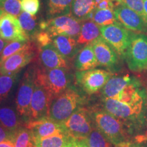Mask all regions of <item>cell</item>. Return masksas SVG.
I'll return each mask as SVG.
<instances>
[{"label":"cell","mask_w":147,"mask_h":147,"mask_svg":"<svg viewBox=\"0 0 147 147\" xmlns=\"http://www.w3.org/2000/svg\"><path fill=\"white\" fill-rule=\"evenodd\" d=\"M95 125L115 147H129V136L125 124L105 110L92 115Z\"/></svg>","instance_id":"obj_1"},{"label":"cell","mask_w":147,"mask_h":147,"mask_svg":"<svg viewBox=\"0 0 147 147\" xmlns=\"http://www.w3.org/2000/svg\"><path fill=\"white\" fill-rule=\"evenodd\" d=\"M146 100L125 103L114 99L104 98V110L123 121L127 127L142 124L146 108Z\"/></svg>","instance_id":"obj_2"},{"label":"cell","mask_w":147,"mask_h":147,"mask_svg":"<svg viewBox=\"0 0 147 147\" xmlns=\"http://www.w3.org/2000/svg\"><path fill=\"white\" fill-rule=\"evenodd\" d=\"M83 101V97L78 90L69 87L53 100L49 112V118L55 122L63 124L80 108Z\"/></svg>","instance_id":"obj_3"},{"label":"cell","mask_w":147,"mask_h":147,"mask_svg":"<svg viewBox=\"0 0 147 147\" xmlns=\"http://www.w3.org/2000/svg\"><path fill=\"white\" fill-rule=\"evenodd\" d=\"M36 83L40 84L55 98L69 87L71 76L67 68H38Z\"/></svg>","instance_id":"obj_4"},{"label":"cell","mask_w":147,"mask_h":147,"mask_svg":"<svg viewBox=\"0 0 147 147\" xmlns=\"http://www.w3.org/2000/svg\"><path fill=\"white\" fill-rule=\"evenodd\" d=\"M36 66H30L22 78L16 97V112L18 115L26 123L30 121L31 102L34 93L36 72Z\"/></svg>","instance_id":"obj_5"},{"label":"cell","mask_w":147,"mask_h":147,"mask_svg":"<svg viewBox=\"0 0 147 147\" xmlns=\"http://www.w3.org/2000/svg\"><path fill=\"white\" fill-rule=\"evenodd\" d=\"M125 57L130 70L147 71V36L133 35Z\"/></svg>","instance_id":"obj_6"},{"label":"cell","mask_w":147,"mask_h":147,"mask_svg":"<svg viewBox=\"0 0 147 147\" xmlns=\"http://www.w3.org/2000/svg\"><path fill=\"white\" fill-rule=\"evenodd\" d=\"M101 36L111 47L117 55L125 57L131 36L128 29L118 22L100 27Z\"/></svg>","instance_id":"obj_7"},{"label":"cell","mask_w":147,"mask_h":147,"mask_svg":"<svg viewBox=\"0 0 147 147\" xmlns=\"http://www.w3.org/2000/svg\"><path fill=\"white\" fill-rule=\"evenodd\" d=\"M92 116L84 108H80L63 124L66 131L76 139L86 138L93 128Z\"/></svg>","instance_id":"obj_8"},{"label":"cell","mask_w":147,"mask_h":147,"mask_svg":"<svg viewBox=\"0 0 147 147\" xmlns=\"http://www.w3.org/2000/svg\"><path fill=\"white\" fill-rule=\"evenodd\" d=\"M112 76L113 73L102 69L78 71L76 74L78 84L84 92L89 95L94 94L102 89Z\"/></svg>","instance_id":"obj_9"},{"label":"cell","mask_w":147,"mask_h":147,"mask_svg":"<svg viewBox=\"0 0 147 147\" xmlns=\"http://www.w3.org/2000/svg\"><path fill=\"white\" fill-rule=\"evenodd\" d=\"M81 23L71 14L57 16L48 20L47 31L53 38L65 36L77 38L81 29Z\"/></svg>","instance_id":"obj_10"},{"label":"cell","mask_w":147,"mask_h":147,"mask_svg":"<svg viewBox=\"0 0 147 147\" xmlns=\"http://www.w3.org/2000/svg\"><path fill=\"white\" fill-rule=\"evenodd\" d=\"M35 47L21 51L0 62V75H12L19 72L23 67L33 61L36 57Z\"/></svg>","instance_id":"obj_11"},{"label":"cell","mask_w":147,"mask_h":147,"mask_svg":"<svg viewBox=\"0 0 147 147\" xmlns=\"http://www.w3.org/2000/svg\"><path fill=\"white\" fill-rule=\"evenodd\" d=\"M53 100L54 98L47 90L35 82L30 106V120L49 117V112Z\"/></svg>","instance_id":"obj_12"},{"label":"cell","mask_w":147,"mask_h":147,"mask_svg":"<svg viewBox=\"0 0 147 147\" xmlns=\"http://www.w3.org/2000/svg\"><path fill=\"white\" fill-rule=\"evenodd\" d=\"M114 11L117 21L125 28L135 32L147 31L146 21L135 11L122 4L117 5Z\"/></svg>","instance_id":"obj_13"},{"label":"cell","mask_w":147,"mask_h":147,"mask_svg":"<svg viewBox=\"0 0 147 147\" xmlns=\"http://www.w3.org/2000/svg\"><path fill=\"white\" fill-rule=\"evenodd\" d=\"M24 126L31 130L34 140L45 138L66 131L63 124L55 122L49 117L30 120L25 123Z\"/></svg>","instance_id":"obj_14"},{"label":"cell","mask_w":147,"mask_h":147,"mask_svg":"<svg viewBox=\"0 0 147 147\" xmlns=\"http://www.w3.org/2000/svg\"><path fill=\"white\" fill-rule=\"evenodd\" d=\"M0 38L8 42L29 41L15 16L4 13L0 18Z\"/></svg>","instance_id":"obj_15"},{"label":"cell","mask_w":147,"mask_h":147,"mask_svg":"<svg viewBox=\"0 0 147 147\" xmlns=\"http://www.w3.org/2000/svg\"><path fill=\"white\" fill-rule=\"evenodd\" d=\"M95 57L98 65L107 68H113L118 63L117 53L100 36L92 42Z\"/></svg>","instance_id":"obj_16"},{"label":"cell","mask_w":147,"mask_h":147,"mask_svg":"<svg viewBox=\"0 0 147 147\" xmlns=\"http://www.w3.org/2000/svg\"><path fill=\"white\" fill-rule=\"evenodd\" d=\"M39 59L43 68L68 69L67 59L57 50L53 43L39 49Z\"/></svg>","instance_id":"obj_17"},{"label":"cell","mask_w":147,"mask_h":147,"mask_svg":"<svg viewBox=\"0 0 147 147\" xmlns=\"http://www.w3.org/2000/svg\"><path fill=\"white\" fill-rule=\"evenodd\" d=\"M136 78L129 75L121 76H112L103 87L102 93L104 98H110L115 100L121 92L131 84Z\"/></svg>","instance_id":"obj_18"},{"label":"cell","mask_w":147,"mask_h":147,"mask_svg":"<svg viewBox=\"0 0 147 147\" xmlns=\"http://www.w3.org/2000/svg\"><path fill=\"white\" fill-rule=\"evenodd\" d=\"M34 141L36 147H73L79 143L78 139L71 136L66 131Z\"/></svg>","instance_id":"obj_19"},{"label":"cell","mask_w":147,"mask_h":147,"mask_svg":"<svg viewBox=\"0 0 147 147\" xmlns=\"http://www.w3.org/2000/svg\"><path fill=\"white\" fill-rule=\"evenodd\" d=\"M53 44L66 59L74 57L79 52L78 43L77 39L73 37L57 36L53 38Z\"/></svg>","instance_id":"obj_20"},{"label":"cell","mask_w":147,"mask_h":147,"mask_svg":"<svg viewBox=\"0 0 147 147\" xmlns=\"http://www.w3.org/2000/svg\"><path fill=\"white\" fill-rule=\"evenodd\" d=\"M0 124L10 133L15 135L18 129L24 126V121L20 119L19 115L10 106L0 107Z\"/></svg>","instance_id":"obj_21"},{"label":"cell","mask_w":147,"mask_h":147,"mask_svg":"<svg viewBox=\"0 0 147 147\" xmlns=\"http://www.w3.org/2000/svg\"><path fill=\"white\" fill-rule=\"evenodd\" d=\"M98 66L92 44L85 45L76 55L75 67L78 71H87Z\"/></svg>","instance_id":"obj_22"},{"label":"cell","mask_w":147,"mask_h":147,"mask_svg":"<svg viewBox=\"0 0 147 147\" xmlns=\"http://www.w3.org/2000/svg\"><path fill=\"white\" fill-rule=\"evenodd\" d=\"M48 20L63 15L71 14L73 0H45Z\"/></svg>","instance_id":"obj_23"},{"label":"cell","mask_w":147,"mask_h":147,"mask_svg":"<svg viewBox=\"0 0 147 147\" xmlns=\"http://www.w3.org/2000/svg\"><path fill=\"white\" fill-rule=\"evenodd\" d=\"M81 29L77 38L78 45H89L101 36L100 27L91 20L81 22Z\"/></svg>","instance_id":"obj_24"},{"label":"cell","mask_w":147,"mask_h":147,"mask_svg":"<svg viewBox=\"0 0 147 147\" xmlns=\"http://www.w3.org/2000/svg\"><path fill=\"white\" fill-rule=\"evenodd\" d=\"M95 9V0H73L71 15L78 21L82 22L89 20Z\"/></svg>","instance_id":"obj_25"},{"label":"cell","mask_w":147,"mask_h":147,"mask_svg":"<svg viewBox=\"0 0 147 147\" xmlns=\"http://www.w3.org/2000/svg\"><path fill=\"white\" fill-rule=\"evenodd\" d=\"M18 19L22 29L28 39L29 40H34L35 36L40 31L39 27H38L37 24L36 18L25 11H22Z\"/></svg>","instance_id":"obj_26"},{"label":"cell","mask_w":147,"mask_h":147,"mask_svg":"<svg viewBox=\"0 0 147 147\" xmlns=\"http://www.w3.org/2000/svg\"><path fill=\"white\" fill-rule=\"evenodd\" d=\"M37 47L34 42L31 41H12L8 42L0 56V62L20 51Z\"/></svg>","instance_id":"obj_27"},{"label":"cell","mask_w":147,"mask_h":147,"mask_svg":"<svg viewBox=\"0 0 147 147\" xmlns=\"http://www.w3.org/2000/svg\"><path fill=\"white\" fill-rule=\"evenodd\" d=\"M89 20H91L100 27L106 26L117 22L115 11L111 9H95L90 15Z\"/></svg>","instance_id":"obj_28"},{"label":"cell","mask_w":147,"mask_h":147,"mask_svg":"<svg viewBox=\"0 0 147 147\" xmlns=\"http://www.w3.org/2000/svg\"><path fill=\"white\" fill-rule=\"evenodd\" d=\"M80 140L87 147H115L95 127L86 138Z\"/></svg>","instance_id":"obj_29"},{"label":"cell","mask_w":147,"mask_h":147,"mask_svg":"<svg viewBox=\"0 0 147 147\" xmlns=\"http://www.w3.org/2000/svg\"><path fill=\"white\" fill-rule=\"evenodd\" d=\"M15 147H35L34 136L30 129L21 127L16 132L14 138Z\"/></svg>","instance_id":"obj_30"},{"label":"cell","mask_w":147,"mask_h":147,"mask_svg":"<svg viewBox=\"0 0 147 147\" xmlns=\"http://www.w3.org/2000/svg\"><path fill=\"white\" fill-rule=\"evenodd\" d=\"M18 79V74L12 75H0V102L4 101Z\"/></svg>","instance_id":"obj_31"},{"label":"cell","mask_w":147,"mask_h":147,"mask_svg":"<svg viewBox=\"0 0 147 147\" xmlns=\"http://www.w3.org/2000/svg\"><path fill=\"white\" fill-rule=\"evenodd\" d=\"M0 8L5 13L17 17L22 12L21 0H3Z\"/></svg>","instance_id":"obj_32"},{"label":"cell","mask_w":147,"mask_h":147,"mask_svg":"<svg viewBox=\"0 0 147 147\" xmlns=\"http://www.w3.org/2000/svg\"><path fill=\"white\" fill-rule=\"evenodd\" d=\"M122 4L135 11L144 18L147 23V16L144 12L143 0H117V5Z\"/></svg>","instance_id":"obj_33"},{"label":"cell","mask_w":147,"mask_h":147,"mask_svg":"<svg viewBox=\"0 0 147 147\" xmlns=\"http://www.w3.org/2000/svg\"><path fill=\"white\" fill-rule=\"evenodd\" d=\"M53 37L47 30H40L35 36L34 40L38 49L53 43Z\"/></svg>","instance_id":"obj_34"},{"label":"cell","mask_w":147,"mask_h":147,"mask_svg":"<svg viewBox=\"0 0 147 147\" xmlns=\"http://www.w3.org/2000/svg\"><path fill=\"white\" fill-rule=\"evenodd\" d=\"M22 10L32 16L38 13L40 8V0H21Z\"/></svg>","instance_id":"obj_35"},{"label":"cell","mask_w":147,"mask_h":147,"mask_svg":"<svg viewBox=\"0 0 147 147\" xmlns=\"http://www.w3.org/2000/svg\"><path fill=\"white\" fill-rule=\"evenodd\" d=\"M95 9L105 10L111 9L115 10V4L113 0H95Z\"/></svg>","instance_id":"obj_36"},{"label":"cell","mask_w":147,"mask_h":147,"mask_svg":"<svg viewBox=\"0 0 147 147\" xmlns=\"http://www.w3.org/2000/svg\"><path fill=\"white\" fill-rule=\"evenodd\" d=\"M14 134L10 133L0 124V143L6 140H12L14 141Z\"/></svg>","instance_id":"obj_37"},{"label":"cell","mask_w":147,"mask_h":147,"mask_svg":"<svg viewBox=\"0 0 147 147\" xmlns=\"http://www.w3.org/2000/svg\"><path fill=\"white\" fill-rule=\"evenodd\" d=\"M0 147H15L14 141L12 140H6L0 143Z\"/></svg>","instance_id":"obj_38"},{"label":"cell","mask_w":147,"mask_h":147,"mask_svg":"<svg viewBox=\"0 0 147 147\" xmlns=\"http://www.w3.org/2000/svg\"><path fill=\"white\" fill-rule=\"evenodd\" d=\"M8 43V41H6V40H3L2 38H0V56H1V53H2L4 47L6 46V45Z\"/></svg>","instance_id":"obj_39"},{"label":"cell","mask_w":147,"mask_h":147,"mask_svg":"<svg viewBox=\"0 0 147 147\" xmlns=\"http://www.w3.org/2000/svg\"><path fill=\"white\" fill-rule=\"evenodd\" d=\"M129 147H147L146 145L142 144H131Z\"/></svg>","instance_id":"obj_40"},{"label":"cell","mask_w":147,"mask_h":147,"mask_svg":"<svg viewBox=\"0 0 147 147\" xmlns=\"http://www.w3.org/2000/svg\"><path fill=\"white\" fill-rule=\"evenodd\" d=\"M143 2H144V12L147 16V0H143Z\"/></svg>","instance_id":"obj_41"},{"label":"cell","mask_w":147,"mask_h":147,"mask_svg":"<svg viewBox=\"0 0 147 147\" xmlns=\"http://www.w3.org/2000/svg\"><path fill=\"white\" fill-rule=\"evenodd\" d=\"M78 141H79V143H78V144H77L76 146H73V147H87L85 146V145H84L83 143H82L81 141L80 140H78Z\"/></svg>","instance_id":"obj_42"},{"label":"cell","mask_w":147,"mask_h":147,"mask_svg":"<svg viewBox=\"0 0 147 147\" xmlns=\"http://www.w3.org/2000/svg\"><path fill=\"white\" fill-rule=\"evenodd\" d=\"M4 11L3 10V9L1 8H0V18H1V16H2L3 14H4Z\"/></svg>","instance_id":"obj_43"},{"label":"cell","mask_w":147,"mask_h":147,"mask_svg":"<svg viewBox=\"0 0 147 147\" xmlns=\"http://www.w3.org/2000/svg\"><path fill=\"white\" fill-rule=\"evenodd\" d=\"M113 1H114V3H115V6H117V0H113Z\"/></svg>","instance_id":"obj_44"},{"label":"cell","mask_w":147,"mask_h":147,"mask_svg":"<svg viewBox=\"0 0 147 147\" xmlns=\"http://www.w3.org/2000/svg\"><path fill=\"white\" fill-rule=\"evenodd\" d=\"M3 1V0H0V7H1V3H2Z\"/></svg>","instance_id":"obj_45"},{"label":"cell","mask_w":147,"mask_h":147,"mask_svg":"<svg viewBox=\"0 0 147 147\" xmlns=\"http://www.w3.org/2000/svg\"><path fill=\"white\" fill-rule=\"evenodd\" d=\"M35 147H36V146H35Z\"/></svg>","instance_id":"obj_46"}]
</instances>
